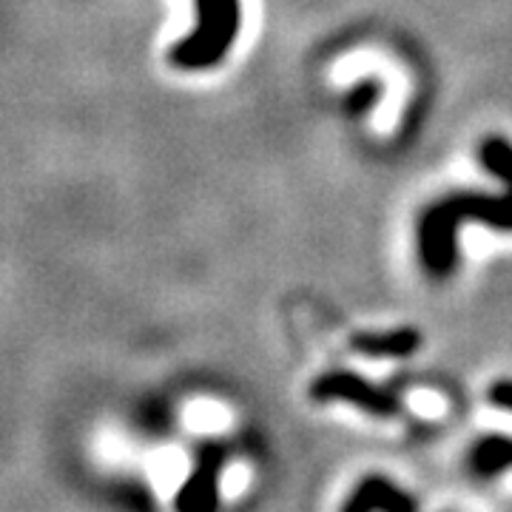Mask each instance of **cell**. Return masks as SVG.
I'll return each instance as SVG.
<instances>
[{
  "instance_id": "1",
  "label": "cell",
  "mask_w": 512,
  "mask_h": 512,
  "mask_svg": "<svg viewBox=\"0 0 512 512\" xmlns=\"http://www.w3.org/2000/svg\"><path fill=\"white\" fill-rule=\"evenodd\" d=\"M478 157L484 168L507 185L504 197L487 194H453L433 202L419 222L421 265L430 276H450L458 262L456 231L461 222H481L495 231H512V143L504 137H487Z\"/></svg>"
},
{
  "instance_id": "2",
  "label": "cell",
  "mask_w": 512,
  "mask_h": 512,
  "mask_svg": "<svg viewBox=\"0 0 512 512\" xmlns=\"http://www.w3.org/2000/svg\"><path fill=\"white\" fill-rule=\"evenodd\" d=\"M197 26L171 49V63L185 72H202L222 63L239 35V0H194Z\"/></svg>"
},
{
  "instance_id": "3",
  "label": "cell",
  "mask_w": 512,
  "mask_h": 512,
  "mask_svg": "<svg viewBox=\"0 0 512 512\" xmlns=\"http://www.w3.org/2000/svg\"><path fill=\"white\" fill-rule=\"evenodd\" d=\"M311 396L316 402H348L356 404L370 416H396L402 410L399 399L379 390L376 384L365 382L362 376L348 373V370H333L319 376L311 387Z\"/></svg>"
},
{
  "instance_id": "4",
  "label": "cell",
  "mask_w": 512,
  "mask_h": 512,
  "mask_svg": "<svg viewBox=\"0 0 512 512\" xmlns=\"http://www.w3.org/2000/svg\"><path fill=\"white\" fill-rule=\"evenodd\" d=\"M222 467H225V450L220 444L205 447L194 473L188 476V481L177 493V507L180 510H214L220 504L217 481H220Z\"/></svg>"
},
{
  "instance_id": "5",
  "label": "cell",
  "mask_w": 512,
  "mask_h": 512,
  "mask_svg": "<svg viewBox=\"0 0 512 512\" xmlns=\"http://www.w3.org/2000/svg\"><path fill=\"white\" fill-rule=\"evenodd\" d=\"M419 507L407 493H402L396 484H390L382 476L365 478L348 501L342 504L345 512H367V510H387V512H413Z\"/></svg>"
},
{
  "instance_id": "6",
  "label": "cell",
  "mask_w": 512,
  "mask_h": 512,
  "mask_svg": "<svg viewBox=\"0 0 512 512\" xmlns=\"http://www.w3.org/2000/svg\"><path fill=\"white\" fill-rule=\"evenodd\" d=\"M421 345L416 328H399L390 333H356L350 339V348L370 359H404Z\"/></svg>"
},
{
  "instance_id": "7",
  "label": "cell",
  "mask_w": 512,
  "mask_h": 512,
  "mask_svg": "<svg viewBox=\"0 0 512 512\" xmlns=\"http://www.w3.org/2000/svg\"><path fill=\"white\" fill-rule=\"evenodd\" d=\"M512 464V441L501 439V436H487L473 447L470 453V467L478 476L490 478L498 476L501 470H507Z\"/></svg>"
},
{
  "instance_id": "8",
  "label": "cell",
  "mask_w": 512,
  "mask_h": 512,
  "mask_svg": "<svg viewBox=\"0 0 512 512\" xmlns=\"http://www.w3.org/2000/svg\"><path fill=\"white\" fill-rule=\"evenodd\" d=\"M490 402L495 407H504V410H512V382H495L490 387Z\"/></svg>"
}]
</instances>
